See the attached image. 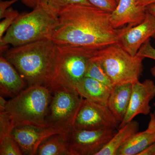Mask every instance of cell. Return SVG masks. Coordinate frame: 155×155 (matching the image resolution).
<instances>
[{
  "mask_svg": "<svg viewBox=\"0 0 155 155\" xmlns=\"http://www.w3.org/2000/svg\"><path fill=\"white\" fill-rule=\"evenodd\" d=\"M110 12L93 5H72L63 10L48 37L61 51L92 57L99 50L119 42L122 29L113 27Z\"/></svg>",
  "mask_w": 155,
  "mask_h": 155,
  "instance_id": "1",
  "label": "cell"
},
{
  "mask_svg": "<svg viewBox=\"0 0 155 155\" xmlns=\"http://www.w3.org/2000/svg\"><path fill=\"white\" fill-rule=\"evenodd\" d=\"M2 55L16 68L28 86L48 87L55 74L61 51L48 38L8 49Z\"/></svg>",
  "mask_w": 155,
  "mask_h": 155,
  "instance_id": "2",
  "label": "cell"
},
{
  "mask_svg": "<svg viewBox=\"0 0 155 155\" xmlns=\"http://www.w3.org/2000/svg\"><path fill=\"white\" fill-rule=\"evenodd\" d=\"M58 22V17L38 4L31 12L19 14L0 39L1 54L9 45L18 46L48 37Z\"/></svg>",
  "mask_w": 155,
  "mask_h": 155,
  "instance_id": "3",
  "label": "cell"
},
{
  "mask_svg": "<svg viewBox=\"0 0 155 155\" xmlns=\"http://www.w3.org/2000/svg\"><path fill=\"white\" fill-rule=\"evenodd\" d=\"M51 98V92L47 87L29 86L8 101L5 111L15 125L47 127L46 117Z\"/></svg>",
  "mask_w": 155,
  "mask_h": 155,
  "instance_id": "4",
  "label": "cell"
},
{
  "mask_svg": "<svg viewBox=\"0 0 155 155\" xmlns=\"http://www.w3.org/2000/svg\"><path fill=\"white\" fill-rule=\"evenodd\" d=\"M92 57L102 66L114 86L139 81L143 72L145 58L130 55L119 42L99 50Z\"/></svg>",
  "mask_w": 155,
  "mask_h": 155,
  "instance_id": "5",
  "label": "cell"
},
{
  "mask_svg": "<svg viewBox=\"0 0 155 155\" xmlns=\"http://www.w3.org/2000/svg\"><path fill=\"white\" fill-rule=\"evenodd\" d=\"M50 90L52 98L46 117L48 126L69 132L84 98L69 87H57Z\"/></svg>",
  "mask_w": 155,
  "mask_h": 155,
  "instance_id": "6",
  "label": "cell"
},
{
  "mask_svg": "<svg viewBox=\"0 0 155 155\" xmlns=\"http://www.w3.org/2000/svg\"><path fill=\"white\" fill-rule=\"evenodd\" d=\"M61 51L55 74L48 88L65 87L75 90L77 84L85 77L89 61L92 57L74 52Z\"/></svg>",
  "mask_w": 155,
  "mask_h": 155,
  "instance_id": "7",
  "label": "cell"
},
{
  "mask_svg": "<svg viewBox=\"0 0 155 155\" xmlns=\"http://www.w3.org/2000/svg\"><path fill=\"white\" fill-rule=\"evenodd\" d=\"M116 128L94 130L73 127L69 132L72 155H96L116 134Z\"/></svg>",
  "mask_w": 155,
  "mask_h": 155,
  "instance_id": "8",
  "label": "cell"
},
{
  "mask_svg": "<svg viewBox=\"0 0 155 155\" xmlns=\"http://www.w3.org/2000/svg\"><path fill=\"white\" fill-rule=\"evenodd\" d=\"M120 122L107 106L84 99L75 118L73 127L94 130L119 128Z\"/></svg>",
  "mask_w": 155,
  "mask_h": 155,
  "instance_id": "9",
  "label": "cell"
},
{
  "mask_svg": "<svg viewBox=\"0 0 155 155\" xmlns=\"http://www.w3.org/2000/svg\"><path fill=\"white\" fill-rule=\"evenodd\" d=\"M61 133L67 132L50 126L22 124L15 125L11 136L18 143L23 155H36L39 146L45 139Z\"/></svg>",
  "mask_w": 155,
  "mask_h": 155,
  "instance_id": "10",
  "label": "cell"
},
{
  "mask_svg": "<svg viewBox=\"0 0 155 155\" xmlns=\"http://www.w3.org/2000/svg\"><path fill=\"white\" fill-rule=\"evenodd\" d=\"M155 97V84L152 80L146 79L143 82L139 81L132 84V94L130 104L124 119L119 128L124 126L139 114H150V103Z\"/></svg>",
  "mask_w": 155,
  "mask_h": 155,
  "instance_id": "11",
  "label": "cell"
},
{
  "mask_svg": "<svg viewBox=\"0 0 155 155\" xmlns=\"http://www.w3.org/2000/svg\"><path fill=\"white\" fill-rule=\"evenodd\" d=\"M150 38H155V18L147 11L145 19L140 24L122 29L119 42L127 53L134 57L141 46Z\"/></svg>",
  "mask_w": 155,
  "mask_h": 155,
  "instance_id": "12",
  "label": "cell"
},
{
  "mask_svg": "<svg viewBox=\"0 0 155 155\" xmlns=\"http://www.w3.org/2000/svg\"><path fill=\"white\" fill-rule=\"evenodd\" d=\"M147 7L138 5L136 0H119L116 8L110 14L113 27L126 29L141 23L145 19Z\"/></svg>",
  "mask_w": 155,
  "mask_h": 155,
  "instance_id": "13",
  "label": "cell"
},
{
  "mask_svg": "<svg viewBox=\"0 0 155 155\" xmlns=\"http://www.w3.org/2000/svg\"><path fill=\"white\" fill-rule=\"evenodd\" d=\"M27 82L16 68L5 57H0L1 95L13 98L25 89Z\"/></svg>",
  "mask_w": 155,
  "mask_h": 155,
  "instance_id": "14",
  "label": "cell"
},
{
  "mask_svg": "<svg viewBox=\"0 0 155 155\" xmlns=\"http://www.w3.org/2000/svg\"><path fill=\"white\" fill-rule=\"evenodd\" d=\"M155 142V116L152 113L146 130L134 134L119 149L117 155H138Z\"/></svg>",
  "mask_w": 155,
  "mask_h": 155,
  "instance_id": "15",
  "label": "cell"
},
{
  "mask_svg": "<svg viewBox=\"0 0 155 155\" xmlns=\"http://www.w3.org/2000/svg\"><path fill=\"white\" fill-rule=\"evenodd\" d=\"M132 90V83L115 85L111 89L107 107L120 123L124 119L129 107Z\"/></svg>",
  "mask_w": 155,
  "mask_h": 155,
  "instance_id": "16",
  "label": "cell"
},
{
  "mask_svg": "<svg viewBox=\"0 0 155 155\" xmlns=\"http://www.w3.org/2000/svg\"><path fill=\"white\" fill-rule=\"evenodd\" d=\"M111 89L104 84L88 77L84 78L75 88L84 98L107 106Z\"/></svg>",
  "mask_w": 155,
  "mask_h": 155,
  "instance_id": "17",
  "label": "cell"
},
{
  "mask_svg": "<svg viewBox=\"0 0 155 155\" xmlns=\"http://www.w3.org/2000/svg\"><path fill=\"white\" fill-rule=\"evenodd\" d=\"M38 155H72L69 132L57 133L45 139L40 145Z\"/></svg>",
  "mask_w": 155,
  "mask_h": 155,
  "instance_id": "18",
  "label": "cell"
},
{
  "mask_svg": "<svg viewBox=\"0 0 155 155\" xmlns=\"http://www.w3.org/2000/svg\"><path fill=\"white\" fill-rule=\"evenodd\" d=\"M139 127L138 122L132 120L120 127L107 144L96 155H117L119 149L134 134L138 132Z\"/></svg>",
  "mask_w": 155,
  "mask_h": 155,
  "instance_id": "19",
  "label": "cell"
},
{
  "mask_svg": "<svg viewBox=\"0 0 155 155\" xmlns=\"http://www.w3.org/2000/svg\"><path fill=\"white\" fill-rule=\"evenodd\" d=\"M39 4L50 13L58 17L61 11L70 5H92L88 0H40Z\"/></svg>",
  "mask_w": 155,
  "mask_h": 155,
  "instance_id": "20",
  "label": "cell"
},
{
  "mask_svg": "<svg viewBox=\"0 0 155 155\" xmlns=\"http://www.w3.org/2000/svg\"><path fill=\"white\" fill-rule=\"evenodd\" d=\"M85 77L93 78L111 88L114 87L102 66L92 57L89 61Z\"/></svg>",
  "mask_w": 155,
  "mask_h": 155,
  "instance_id": "21",
  "label": "cell"
},
{
  "mask_svg": "<svg viewBox=\"0 0 155 155\" xmlns=\"http://www.w3.org/2000/svg\"><path fill=\"white\" fill-rule=\"evenodd\" d=\"M0 155H23L18 143L12 136L7 137L0 140Z\"/></svg>",
  "mask_w": 155,
  "mask_h": 155,
  "instance_id": "22",
  "label": "cell"
},
{
  "mask_svg": "<svg viewBox=\"0 0 155 155\" xmlns=\"http://www.w3.org/2000/svg\"><path fill=\"white\" fill-rule=\"evenodd\" d=\"M15 126L14 120L7 112H0V140L11 136Z\"/></svg>",
  "mask_w": 155,
  "mask_h": 155,
  "instance_id": "23",
  "label": "cell"
},
{
  "mask_svg": "<svg viewBox=\"0 0 155 155\" xmlns=\"http://www.w3.org/2000/svg\"><path fill=\"white\" fill-rule=\"evenodd\" d=\"M19 15V12L12 7L7 10L4 15L5 19L0 23V39L4 36V34L11 27Z\"/></svg>",
  "mask_w": 155,
  "mask_h": 155,
  "instance_id": "24",
  "label": "cell"
},
{
  "mask_svg": "<svg viewBox=\"0 0 155 155\" xmlns=\"http://www.w3.org/2000/svg\"><path fill=\"white\" fill-rule=\"evenodd\" d=\"M93 6L101 10L113 12L116 8L118 3L116 0H88Z\"/></svg>",
  "mask_w": 155,
  "mask_h": 155,
  "instance_id": "25",
  "label": "cell"
},
{
  "mask_svg": "<svg viewBox=\"0 0 155 155\" xmlns=\"http://www.w3.org/2000/svg\"><path fill=\"white\" fill-rule=\"evenodd\" d=\"M137 55L144 58H150L155 61V48L152 45L150 39L141 46Z\"/></svg>",
  "mask_w": 155,
  "mask_h": 155,
  "instance_id": "26",
  "label": "cell"
},
{
  "mask_svg": "<svg viewBox=\"0 0 155 155\" xmlns=\"http://www.w3.org/2000/svg\"><path fill=\"white\" fill-rule=\"evenodd\" d=\"M19 0H10V1H1L0 2V19H4V15L6 11L14 3Z\"/></svg>",
  "mask_w": 155,
  "mask_h": 155,
  "instance_id": "27",
  "label": "cell"
},
{
  "mask_svg": "<svg viewBox=\"0 0 155 155\" xmlns=\"http://www.w3.org/2000/svg\"><path fill=\"white\" fill-rule=\"evenodd\" d=\"M138 155H155V142L140 153Z\"/></svg>",
  "mask_w": 155,
  "mask_h": 155,
  "instance_id": "28",
  "label": "cell"
},
{
  "mask_svg": "<svg viewBox=\"0 0 155 155\" xmlns=\"http://www.w3.org/2000/svg\"><path fill=\"white\" fill-rule=\"evenodd\" d=\"M22 3L30 8H34L39 3L40 0H21Z\"/></svg>",
  "mask_w": 155,
  "mask_h": 155,
  "instance_id": "29",
  "label": "cell"
},
{
  "mask_svg": "<svg viewBox=\"0 0 155 155\" xmlns=\"http://www.w3.org/2000/svg\"><path fill=\"white\" fill-rule=\"evenodd\" d=\"M138 5L147 7L150 5L155 4V0H136Z\"/></svg>",
  "mask_w": 155,
  "mask_h": 155,
  "instance_id": "30",
  "label": "cell"
},
{
  "mask_svg": "<svg viewBox=\"0 0 155 155\" xmlns=\"http://www.w3.org/2000/svg\"><path fill=\"white\" fill-rule=\"evenodd\" d=\"M7 103H8V101H6L3 97V96L1 95V96H0V112L5 111Z\"/></svg>",
  "mask_w": 155,
  "mask_h": 155,
  "instance_id": "31",
  "label": "cell"
},
{
  "mask_svg": "<svg viewBox=\"0 0 155 155\" xmlns=\"http://www.w3.org/2000/svg\"><path fill=\"white\" fill-rule=\"evenodd\" d=\"M147 8L148 11L151 14H152L155 18V4L150 5Z\"/></svg>",
  "mask_w": 155,
  "mask_h": 155,
  "instance_id": "32",
  "label": "cell"
},
{
  "mask_svg": "<svg viewBox=\"0 0 155 155\" xmlns=\"http://www.w3.org/2000/svg\"><path fill=\"white\" fill-rule=\"evenodd\" d=\"M150 72L152 75L153 77H155V66L153 67L151 69ZM154 106L155 107V103L154 104Z\"/></svg>",
  "mask_w": 155,
  "mask_h": 155,
  "instance_id": "33",
  "label": "cell"
},
{
  "mask_svg": "<svg viewBox=\"0 0 155 155\" xmlns=\"http://www.w3.org/2000/svg\"><path fill=\"white\" fill-rule=\"evenodd\" d=\"M153 114L154 115V116H155V110H154V113H153Z\"/></svg>",
  "mask_w": 155,
  "mask_h": 155,
  "instance_id": "34",
  "label": "cell"
},
{
  "mask_svg": "<svg viewBox=\"0 0 155 155\" xmlns=\"http://www.w3.org/2000/svg\"><path fill=\"white\" fill-rule=\"evenodd\" d=\"M116 2H117V3H118V2H119V0H116Z\"/></svg>",
  "mask_w": 155,
  "mask_h": 155,
  "instance_id": "35",
  "label": "cell"
}]
</instances>
